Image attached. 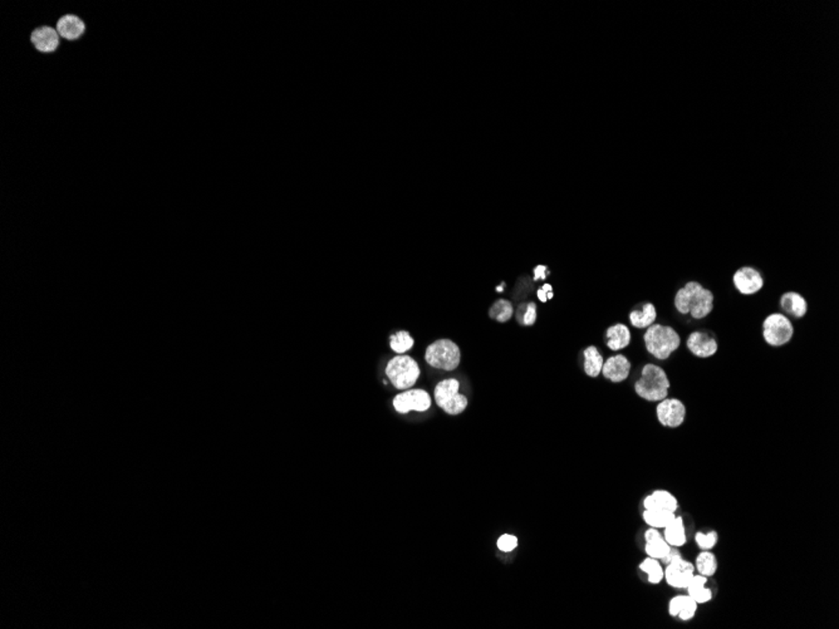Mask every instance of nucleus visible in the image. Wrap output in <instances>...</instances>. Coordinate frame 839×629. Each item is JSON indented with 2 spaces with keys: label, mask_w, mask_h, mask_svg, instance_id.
<instances>
[{
  "label": "nucleus",
  "mask_w": 839,
  "mask_h": 629,
  "mask_svg": "<svg viewBox=\"0 0 839 629\" xmlns=\"http://www.w3.org/2000/svg\"><path fill=\"white\" fill-rule=\"evenodd\" d=\"M675 307L681 314H691L695 319L707 317L714 309V294L697 282H690L677 291Z\"/></svg>",
  "instance_id": "f257e3e1"
},
{
  "label": "nucleus",
  "mask_w": 839,
  "mask_h": 629,
  "mask_svg": "<svg viewBox=\"0 0 839 629\" xmlns=\"http://www.w3.org/2000/svg\"><path fill=\"white\" fill-rule=\"evenodd\" d=\"M670 386L669 377L662 368L650 363L643 367L641 377L635 383V391L641 399L650 402H660L667 399Z\"/></svg>",
  "instance_id": "f03ea898"
},
{
  "label": "nucleus",
  "mask_w": 839,
  "mask_h": 629,
  "mask_svg": "<svg viewBox=\"0 0 839 629\" xmlns=\"http://www.w3.org/2000/svg\"><path fill=\"white\" fill-rule=\"evenodd\" d=\"M643 340L647 352L660 361L669 358L681 345L680 334L669 325H650L643 336Z\"/></svg>",
  "instance_id": "7ed1b4c3"
},
{
  "label": "nucleus",
  "mask_w": 839,
  "mask_h": 629,
  "mask_svg": "<svg viewBox=\"0 0 839 629\" xmlns=\"http://www.w3.org/2000/svg\"><path fill=\"white\" fill-rule=\"evenodd\" d=\"M662 562L666 564V569H663V579H666L667 584L672 588L686 589L695 575V565L685 560L676 548L671 549Z\"/></svg>",
  "instance_id": "20e7f679"
},
{
  "label": "nucleus",
  "mask_w": 839,
  "mask_h": 629,
  "mask_svg": "<svg viewBox=\"0 0 839 629\" xmlns=\"http://www.w3.org/2000/svg\"><path fill=\"white\" fill-rule=\"evenodd\" d=\"M425 358L427 363L435 368L453 371L460 365V348L450 339H439L427 347Z\"/></svg>",
  "instance_id": "39448f33"
},
{
  "label": "nucleus",
  "mask_w": 839,
  "mask_h": 629,
  "mask_svg": "<svg viewBox=\"0 0 839 629\" xmlns=\"http://www.w3.org/2000/svg\"><path fill=\"white\" fill-rule=\"evenodd\" d=\"M386 374L397 390H408L419 379V365L408 356H397L388 362Z\"/></svg>",
  "instance_id": "423d86ee"
},
{
  "label": "nucleus",
  "mask_w": 839,
  "mask_h": 629,
  "mask_svg": "<svg viewBox=\"0 0 839 629\" xmlns=\"http://www.w3.org/2000/svg\"><path fill=\"white\" fill-rule=\"evenodd\" d=\"M459 382L456 379H444L435 388V399L449 414H460L467 407V399L459 393Z\"/></svg>",
  "instance_id": "0eeeda50"
},
{
  "label": "nucleus",
  "mask_w": 839,
  "mask_h": 629,
  "mask_svg": "<svg viewBox=\"0 0 839 629\" xmlns=\"http://www.w3.org/2000/svg\"><path fill=\"white\" fill-rule=\"evenodd\" d=\"M794 334V327L788 317L782 313L768 316L763 322V337L769 345L780 347L789 343Z\"/></svg>",
  "instance_id": "6e6552de"
},
{
  "label": "nucleus",
  "mask_w": 839,
  "mask_h": 629,
  "mask_svg": "<svg viewBox=\"0 0 839 629\" xmlns=\"http://www.w3.org/2000/svg\"><path fill=\"white\" fill-rule=\"evenodd\" d=\"M656 413L662 426L677 428L684 423L686 407L680 399H665L657 405Z\"/></svg>",
  "instance_id": "1a4fd4ad"
},
{
  "label": "nucleus",
  "mask_w": 839,
  "mask_h": 629,
  "mask_svg": "<svg viewBox=\"0 0 839 629\" xmlns=\"http://www.w3.org/2000/svg\"><path fill=\"white\" fill-rule=\"evenodd\" d=\"M430 406V394L424 390H408L406 392L399 393L393 399V407L399 413H408L410 411L424 412Z\"/></svg>",
  "instance_id": "9d476101"
},
{
  "label": "nucleus",
  "mask_w": 839,
  "mask_h": 629,
  "mask_svg": "<svg viewBox=\"0 0 839 629\" xmlns=\"http://www.w3.org/2000/svg\"><path fill=\"white\" fill-rule=\"evenodd\" d=\"M732 283L740 294L752 295L761 291V288L764 285V280H763L761 274L758 271H755L754 268L743 266L734 274Z\"/></svg>",
  "instance_id": "9b49d317"
},
{
  "label": "nucleus",
  "mask_w": 839,
  "mask_h": 629,
  "mask_svg": "<svg viewBox=\"0 0 839 629\" xmlns=\"http://www.w3.org/2000/svg\"><path fill=\"white\" fill-rule=\"evenodd\" d=\"M30 43L39 53H55L61 46V37L55 28L42 26L35 28L30 34Z\"/></svg>",
  "instance_id": "f8f14e48"
},
{
  "label": "nucleus",
  "mask_w": 839,
  "mask_h": 629,
  "mask_svg": "<svg viewBox=\"0 0 839 629\" xmlns=\"http://www.w3.org/2000/svg\"><path fill=\"white\" fill-rule=\"evenodd\" d=\"M55 29L64 41L75 42L84 35L87 26L78 15L64 14L55 23Z\"/></svg>",
  "instance_id": "ddd939ff"
},
{
  "label": "nucleus",
  "mask_w": 839,
  "mask_h": 629,
  "mask_svg": "<svg viewBox=\"0 0 839 629\" xmlns=\"http://www.w3.org/2000/svg\"><path fill=\"white\" fill-rule=\"evenodd\" d=\"M686 345L694 356L697 358H709L718 352V342L706 334L704 331H694L691 333L686 342Z\"/></svg>",
  "instance_id": "4468645a"
},
{
  "label": "nucleus",
  "mask_w": 839,
  "mask_h": 629,
  "mask_svg": "<svg viewBox=\"0 0 839 629\" xmlns=\"http://www.w3.org/2000/svg\"><path fill=\"white\" fill-rule=\"evenodd\" d=\"M631 372V362L622 354H616L609 357L602 367V374L604 379H609L615 383L623 382L627 379Z\"/></svg>",
  "instance_id": "2eb2a0df"
},
{
  "label": "nucleus",
  "mask_w": 839,
  "mask_h": 629,
  "mask_svg": "<svg viewBox=\"0 0 839 629\" xmlns=\"http://www.w3.org/2000/svg\"><path fill=\"white\" fill-rule=\"evenodd\" d=\"M644 540H646V547L644 551L647 556L655 558L658 560H663L669 553L671 551L672 547L669 545V543L665 540L663 535L658 531V529L650 528L644 533Z\"/></svg>",
  "instance_id": "dca6fc26"
},
{
  "label": "nucleus",
  "mask_w": 839,
  "mask_h": 629,
  "mask_svg": "<svg viewBox=\"0 0 839 629\" xmlns=\"http://www.w3.org/2000/svg\"><path fill=\"white\" fill-rule=\"evenodd\" d=\"M644 510H663L676 513L678 508V501L675 495L671 494L667 490H656L652 494L647 495L643 500Z\"/></svg>",
  "instance_id": "f3484780"
},
{
  "label": "nucleus",
  "mask_w": 839,
  "mask_h": 629,
  "mask_svg": "<svg viewBox=\"0 0 839 629\" xmlns=\"http://www.w3.org/2000/svg\"><path fill=\"white\" fill-rule=\"evenodd\" d=\"M697 604L689 594L674 596L669 603V613L672 617H677L681 621H691L696 614Z\"/></svg>",
  "instance_id": "a211bd4d"
},
{
  "label": "nucleus",
  "mask_w": 839,
  "mask_h": 629,
  "mask_svg": "<svg viewBox=\"0 0 839 629\" xmlns=\"http://www.w3.org/2000/svg\"><path fill=\"white\" fill-rule=\"evenodd\" d=\"M663 538L672 548L684 547L687 541V538H686L684 519L681 516H675L674 520L671 521L667 527L663 528Z\"/></svg>",
  "instance_id": "6ab92c4d"
},
{
  "label": "nucleus",
  "mask_w": 839,
  "mask_h": 629,
  "mask_svg": "<svg viewBox=\"0 0 839 629\" xmlns=\"http://www.w3.org/2000/svg\"><path fill=\"white\" fill-rule=\"evenodd\" d=\"M780 308L788 314H792L797 318H802L806 316L808 304H806V299L803 298L800 294L795 291H789V293H785L784 295H782Z\"/></svg>",
  "instance_id": "aec40b11"
},
{
  "label": "nucleus",
  "mask_w": 839,
  "mask_h": 629,
  "mask_svg": "<svg viewBox=\"0 0 839 629\" xmlns=\"http://www.w3.org/2000/svg\"><path fill=\"white\" fill-rule=\"evenodd\" d=\"M706 585H707V576H704V575L701 574H695L694 575V578L691 579V582L689 583V585L686 587L687 594L697 604L709 603L712 599V592Z\"/></svg>",
  "instance_id": "412c9836"
},
{
  "label": "nucleus",
  "mask_w": 839,
  "mask_h": 629,
  "mask_svg": "<svg viewBox=\"0 0 839 629\" xmlns=\"http://www.w3.org/2000/svg\"><path fill=\"white\" fill-rule=\"evenodd\" d=\"M607 345L611 351H621L631 343V331L624 325H615L607 329Z\"/></svg>",
  "instance_id": "4be33fe9"
},
{
  "label": "nucleus",
  "mask_w": 839,
  "mask_h": 629,
  "mask_svg": "<svg viewBox=\"0 0 839 629\" xmlns=\"http://www.w3.org/2000/svg\"><path fill=\"white\" fill-rule=\"evenodd\" d=\"M584 372L589 377H597L602 372L603 357L595 345H590L584 349Z\"/></svg>",
  "instance_id": "5701e85b"
},
{
  "label": "nucleus",
  "mask_w": 839,
  "mask_h": 629,
  "mask_svg": "<svg viewBox=\"0 0 839 629\" xmlns=\"http://www.w3.org/2000/svg\"><path fill=\"white\" fill-rule=\"evenodd\" d=\"M657 318V311L655 305L647 303L643 305L642 311H631L629 314V322L631 325L640 329L643 328H649L650 325L655 323Z\"/></svg>",
  "instance_id": "b1692460"
},
{
  "label": "nucleus",
  "mask_w": 839,
  "mask_h": 629,
  "mask_svg": "<svg viewBox=\"0 0 839 629\" xmlns=\"http://www.w3.org/2000/svg\"><path fill=\"white\" fill-rule=\"evenodd\" d=\"M675 516H676V513L663 511V510H644L643 511V521L650 528L658 529V530L667 527L671 521L674 520Z\"/></svg>",
  "instance_id": "393cba45"
},
{
  "label": "nucleus",
  "mask_w": 839,
  "mask_h": 629,
  "mask_svg": "<svg viewBox=\"0 0 839 629\" xmlns=\"http://www.w3.org/2000/svg\"><path fill=\"white\" fill-rule=\"evenodd\" d=\"M695 569L698 574L704 575V576H712L718 570L716 556L714 553H711V550H703L700 554L697 555Z\"/></svg>",
  "instance_id": "a878e982"
},
{
  "label": "nucleus",
  "mask_w": 839,
  "mask_h": 629,
  "mask_svg": "<svg viewBox=\"0 0 839 629\" xmlns=\"http://www.w3.org/2000/svg\"><path fill=\"white\" fill-rule=\"evenodd\" d=\"M640 569L649 576L651 584H658L663 581V568L658 559L647 556L641 564Z\"/></svg>",
  "instance_id": "bb28decb"
},
{
  "label": "nucleus",
  "mask_w": 839,
  "mask_h": 629,
  "mask_svg": "<svg viewBox=\"0 0 839 629\" xmlns=\"http://www.w3.org/2000/svg\"><path fill=\"white\" fill-rule=\"evenodd\" d=\"M489 316H490V318L495 319L500 323H505L513 317V305L509 300L499 299L490 308Z\"/></svg>",
  "instance_id": "cd10ccee"
},
{
  "label": "nucleus",
  "mask_w": 839,
  "mask_h": 629,
  "mask_svg": "<svg viewBox=\"0 0 839 629\" xmlns=\"http://www.w3.org/2000/svg\"><path fill=\"white\" fill-rule=\"evenodd\" d=\"M390 345H391L393 352L402 354V353H406L407 351H410L413 348V339L410 336L408 331H397V333H395L393 336H391Z\"/></svg>",
  "instance_id": "c85d7f7f"
},
{
  "label": "nucleus",
  "mask_w": 839,
  "mask_h": 629,
  "mask_svg": "<svg viewBox=\"0 0 839 629\" xmlns=\"http://www.w3.org/2000/svg\"><path fill=\"white\" fill-rule=\"evenodd\" d=\"M518 322L524 325H533L536 320V305L534 303L521 304L518 308Z\"/></svg>",
  "instance_id": "c756f323"
},
{
  "label": "nucleus",
  "mask_w": 839,
  "mask_h": 629,
  "mask_svg": "<svg viewBox=\"0 0 839 629\" xmlns=\"http://www.w3.org/2000/svg\"><path fill=\"white\" fill-rule=\"evenodd\" d=\"M719 535L716 531L711 530L709 533H696L695 535V541H696L697 547L701 550H711L715 548V545L718 544Z\"/></svg>",
  "instance_id": "7c9ffc66"
},
{
  "label": "nucleus",
  "mask_w": 839,
  "mask_h": 629,
  "mask_svg": "<svg viewBox=\"0 0 839 629\" xmlns=\"http://www.w3.org/2000/svg\"><path fill=\"white\" fill-rule=\"evenodd\" d=\"M518 547V539L514 535H501L498 539V549L504 553H510Z\"/></svg>",
  "instance_id": "2f4dec72"
},
{
  "label": "nucleus",
  "mask_w": 839,
  "mask_h": 629,
  "mask_svg": "<svg viewBox=\"0 0 839 629\" xmlns=\"http://www.w3.org/2000/svg\"><path fill=\"white\" fill-rule=\"evenodd\" d=\"M538 298H539V300H541V302H543V303H547V300H548V299L553 298V291H552V285H550V284L543 285V286H541V289H539V291H538Z\"/></svg>",
  "instance_id": "473e14b6"
},
{
  "label": "nucleus",
  "mask_w": 839,
  "mask_h": 629,
  "mask_svg": "<svg viewBox=\"0 0 839 629\" xmlns=\"http://www.w3.org/2000/svg\"><path fill=\"white\" fill-rule=\"evenodd\" d=\"M548 273L549 269L547 268V266H545V265H538V266H536V268L534 269L535 282H536V280H539V279H541V280H544L545 277H548Z\"/></svg>",
  "instance_id": "72a5a7b5"
},
{
  "label": "nucleus",
  "mask_w": 839,
  "mask_h": 629,
  "mask_svg": "<svg viewBox=\"0 0 839 629\" xmlns=\"http://www.w3.org/2000/svg\"><path fill=\"white\" fill-rule=\"evenodd\" d=\"M503 285H504V284H501V286H498V288H496V291H503V289H504V286H503Z\"/></svg>",
  "instance_id": "f704fd0d"
}]
</instances>
